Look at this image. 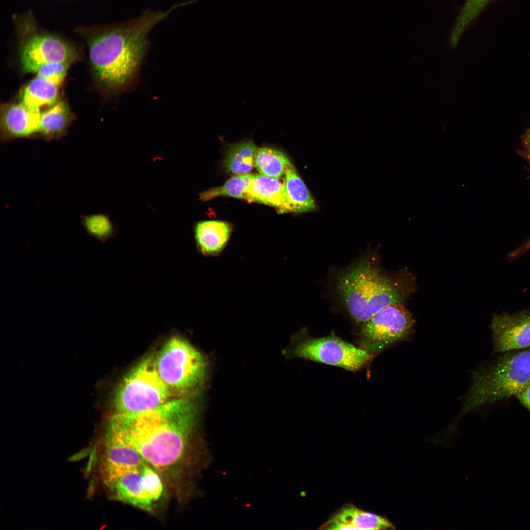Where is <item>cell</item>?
<instances>
[{"mask_svg": "<svg viewBox=\"0 0 530 530\" xmlns=\"http://www.w3.org/2000/svg\"><path fill=\"white\" fill-rule=\"evenodd\" d=\"M80 218V223L88 235L102 243H106L115 236L114 225L106 214L82 215Z\"/></svg>", "mask_w": 530, "mask_h": 530, "instance_id": "23", "label": "cell"}, {"mask_svg": "<svg viewBox=\"0 0 530 530\" xmlns=\"http://www.w3.org/2000/svg\"><path fill=\"white\" fill-rule=\"evenodd\" d=\"M253 176L250 173L237 175L230 178L223 186L202 192L200 198L207 201L218 196H230L246 200L247 190Z\"/></svg>", "mask_w": 530, "mask_h": 530, "instance_id": "22", "label": "cell"}, {"mask_svg": "<svg viewBox=\"0 0 530 530\" xmlns=\"http://www.w3.org/2000/svg\"><path fill=\"white\" fill-rule=\"evenodd\" d=\"M414 322L402 303L389 305L359 328L357 346L374 357L395 344L411 338Z\"/></svg>", "mask_w": 530, "mask_h": 530, "instance_id": "7", "label": "cell"}, {"mask_svg": "<svg viewBox=\"0 0 530 530\" xmlns=\"http://www.w3.org/2000/svg\"><path fill=\"white\" fill-rule=\"evenodd\" d=\"M76 55L74 49L63 40L52 35L37 34L29 38L24 44L20 59L24 71L36 73L46 64H70Z\"/></svg>", "mask_w": 530, "mask_h": 530, "instance_id": "10", "label": "cell"}, {"mask_svg": "<svg viewBox=\"0 0 530 530\" xmlns=\"http://www.w3.org/2000/svg\"><path fill=\"white\" fill-rule=\"evenodd\" d=\"M155 362L157 371L172 393H192L204 382L207 362L183 335L173 333L165 340Z\"/></svg>", "mask_w": 530, "mask_h": 530, "instance_id": "5", "label": "cell"}, {"mask_svg": "<svg viewBox=\"0 0 530 530\" xmlns=\"http://www.w3.org/2000/svg\"><path fill=\"white\" fill-rule=\"evenodd\" d=\"M283 184L291 212H306L316 209L315 200L292 162L286 168Z\"/></svg>", "mask_w": 530, "mask_h": 530, "instance_id": "17", "label": "cell"}, {"mask_svg": "<svg viewBox=\"0 0 530 530\" xmlns=\"http://www.w3.org/2000/svg\"><path fill=\"white\" fill-rule=\"evenodd\" d=\"M327 530H388L395 527L387 518L353 505L342 507L321 526Z\"/></svg>", "mask_w": 530, "mask_h": 530, "instance_id": "13", "label": "cell"}, {"mask_svg": "<svg viewBox=\"0 0 530 530\" xmlns=\"http://www.w3.org/2000/svg\"><path fill=\"white\" fill-rule=\"evenodd\" d=\"M40 113V111L31 110L22 103L9 106L4 117L7 136L21 138L39 132Z\"/></svg>", "mask_w": 530, "mask_h": 530, "instance_id": "16", "label": "cell"}, {"mask_svg": "<svg viewBox=\"0 0 530 530\" xmlns=\"http://www.w3.org/2000/svg\"><path fill=\"white\" fill-rule=\"evenodd\" d=\"M179 6L165 11L149 10L135 19L103 30L92 39L89 59L103 88L119 93L133 86L148 49L150 31Z\"/></svg>", "mask_w": 530, "mask_h": 530, "instance_id": "2", "label": "cell"}, {"mask_svg": "<svg viewBox=\"0 0 530 530\" xmlns=\"http://www.w3.org/2000/svg\"><path fill=\"white\" fill-rule=\"evenodd\" d=\"M490 327L494 353L501 354L530 347V311L495 314Z\"/></svg>", "mask_w": 530, "mask_h": 530, "instance_id": "11", "label": "cell"}, {"mask_svg": "<svg viewBox=\"0 0 530 530\" xmlns=\"http://www.w3.org/2000/svg\"><path fill=\"white\" fill-rule=\"evenodd\" d=\"M527 142L528 149L529 151V154L530 155V131L528 134Z\"/></svg>", "mask_w": 530, "mask_h": 530, "instance_id": "27", "label": "cell"}, {"mask_svg": "<svg viewBox=\"0 0 530 530\" xmlns=\"http://www.w3.org/2000/svg\"><path fill=\"white\" fill-rule=\"evenodd\" d=\"M69 63H50L41 66L36 72L37 76L59 85L63 82Z\"/></svg>", "mask_w": 530, "mask_h": 530, "instance_id": "24", "label": "cell"}, {"mask_svg": "<svg viewBox=\"0 0 530 530\" xmlns=\"http://www.w3.org/2000/svg\"><path fill=\"white\" fill-rule=\"evenodd\" d=\"M159 474L146 464L121 475L108 487L116 500L150 512L163 492Z\"/></svg>", "mask_w": 530, "mask_h": 530, "instance_id": "9", "label": "cell"}, {"mask_svg": "<svg viewBox=\"0 0 530 530\" xmlns=\"http://www.w3.org/2000/svg\"><path fill=\"white\" fill-rule=\"evenodd\" d=\"M515 397L523 405L530 411V382Z\"/></svg>", "mask_w": 530, "mask_h": 530, "instance_id": "25", "label": "cell"}, {"mask_svg": "<svg viewBox=\"0 0 530 530\" xmlns=\"http://www.w3.org/2000/svg\"><path fill=\"white\" fill-rule=\"evenodd\" d=\"M248 202L264 204L278 210L280 212H291L283 182L279 178L262 174L254 175L247 193Z\"/></svg>", "mask_w": 530, "mask_h": 530, "instance_id": "15", "label": "cell"}, {"mask_svg": "<svg viewBox=\"0 0 530 530\" xmlns=\"http://www.w3.org/2000/svg\"><path fill=\"white\" fill-rule=\"evenodd\" d=\"M291 357H297L351 371H358L373 357L357 346L334 334L315 338L302 337L290 349Z\"/></svg>", "mask_w": 530, "mask_h": 530, "instance_id": "8", "label": "cell"}, {"mask_svg": "<svg viewBox=\"0 0 530 530\" xmlns=\"http://www.w3.org/2000/svg\"><path fill=\"white\" fill-rule=\"evenodd\" d=\"M232 229L230 224L223 221L199 222L194 228L197 251L204 257L219 256L227 246Z\"/></svg>", "mask_w": 530, "mask_h": 530, "instance_id": "14", "label": "cell"}, {"mask_svg": "<svg viewBox=\"0 0 530 530\" xmlns=\"http://www.w3.org/2000/svg\"><path fill=\"white\" fill-rule=\"evenodd\" d=\"M472 373V384L458 419L475 408L515 396L530 382V347L501 353Z\"/></svg>", "mask_w": 530, "mask_h": 530, "instance_id": "4", "label": "cell"}, {"mask_svg": "<svg viewBox=\"0 0 530 530\" xmlns=\"http://www.w3.org/2000/svg\"><path fill=\"white\" fill-rule=\"evenodd\" d=\"M104 440L102 471L107 487L124 473L148 464L131 446L106 434Z\"/></svg>", "mask_w": 530, "mask_h": 530, "instance_id": "12", "label": "cell"}, {"mask_svg": "<svg viewBox=\"0 0 530 530\" xmlns=\"http://www.w3.org/2000/svg\"><path fill=\"white\" fill-rule=\"evenodd\" d=\"M70 118L67 105L57 101L41 112L39 132L47 138L58 137L66 130Z\"/></svg>", "mask_w": 530, "mask_h": 530, "instance_id": "20", "label": "cell"}, {"mask_svg": "<svg viewBox=\"0 0 530 530\" xmlns=\"http://www.w3.org/2000/svg\"><path fill=\"white\" fill-rule=\"evenodd\" d=\"M59 85L36 76L25 87L22 103L28 108L40 111L42 107H49L57 102Z\"/></svg>", "mask_w": 530, "mask_h": 530, "instance_id": "18", "label": "cell"}, {"mask_svg": "<svg viewBox=\"0 0 530 530\" xmlns=\"http://www.w3.org/2000/svg\"><path fill=\"white\" fill-rule=\"evenodd\" d=\"M197 410L184 396L138 414L113 412L105 433L133 448L159 473H175L187 457Z\"/></svg>", "mask_w": 530, "mask_h": 530, "instance_id": "1", "label": "cell"}, {"mask_svg": "<svg viewBox=\"0 0 530 530\" xmlns=\"http://www.w3.org/2000/svg\"><path fill=\"white\" fill-rule=\"evenodd\" d=\"M172 395L157 371L155 357H148L134 367L117 387L114 413L136 414L150 410L170 400Z\"/></svg>", "mask_w": 530, "mask_h": 530, "instance_id": "6", "label": "cell"}, {"mask_svg": "<svg viewBox=\"0 0 530 530\" xmlns=\"http://www.w3.org/2000/svg\"><path fill=\"white\" fill-rule=\"evenodd\" d=\"M414 291L411 274L387 273L370 254L342 270L335 282L339 301L359 328L381 309L402 303Z\"/></svg>", "mask_w": 530, "mask_h": 530, "instance_id": "3", "label": "cell"}, {"mask_svg": "<svg viewBox=\"0 0 530 530\" xmlns=\"http://www.w3.org/2000/svg\"><path fill=\"white\" fill-rule=\"evenodd\" d=\"M291 161L281 151L268 147L258 148L254 157V166L260 174L280 178Z\"/></svg>", "mask_w": 530, "mask_h": 530, "instance_id": "21", "label": "cell"}, {"mask_svg": "<svg viewBox=\"0 0 530 530\" xmlns=\"http://www.w3.org/2000/svg\"><path fill=\"white\" fill-rule=\"evenodd\" d=\"M257 148L252 140L231 144L225 153V169L236 175L249 173L254 166V157Z\"/></svg>", "mask_w": 530, "mask_h": 530, "instance_id": "19", "label": "cell"}, {"mask_svg": "<svg viewBox=\"0 0 530 530\" xmlns=\"http://www.w3.org/2000/svg\"><path fill=\"white\" fill-rule=\"evenodd\" d=\"M530 248V239H529L525 244L522 246L520 247L515 251L512 252L509 256L510 257H515L521 254Z\"/></svg>", "mask_w": 530, "mask_h": 530, "instance_id": "26", "label": "cell"}]
</instances>
